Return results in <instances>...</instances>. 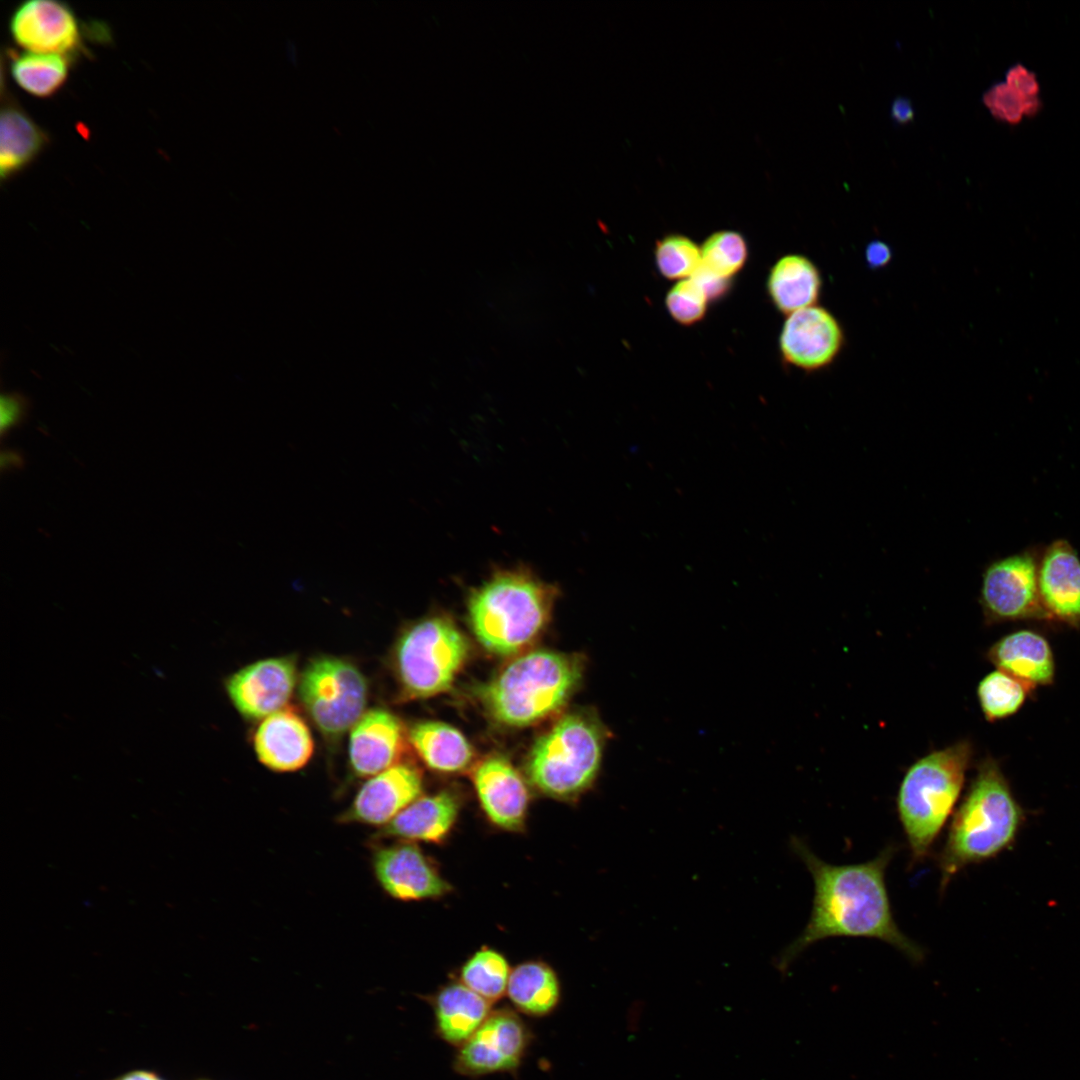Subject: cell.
<instances>
[{"label":"cell","mask_w":1080,"mask_h":1080,"mask_svg":"<svg viewBox=\"0 0 1080 1080\" xmlns=\"http://www.w3.org/2000/svg\"><path fill=\"white\" fill-rule=\"evenodd\" d=\"M823 278L818 266L802 254H786L771 267L767 293L775 308L786 316L817 305Z\"/></svg>","instance_id":"22"},{"label":"cell","mask_w":1080,"mask_h":1080,"mask_svg":"<svg viewBox=\"0 0 1080 1080\" xmlns=\"http://www.w3.org/2000/svg\"><path fill=\"white\" fill-rule=\"evenodd\" d=\"M691 277L701 286L709 300L720 299L730 288L731 280L712 273L702 265Z\"/></svg>","instance_id":"36"},{"label":"cell","mask_w":1080,"mask_h":1080,"mask_svg":"<svg viewBox=\"0 0 1080 1080\" xmlns=\"http://www.w3.org/2000/svg\"><path fill=\"white\" fill-rule=\"evenodd\" d=\"M530 1041L531 1033L516 1011L492 1010L478 1030L458 1048L454 1070L470 1077L514 1072Z\"/></svg>","instance_id":"10"},{"label":"cell","mask_w":1080,"mask_h":1080,"mask_svg":"<svg viewBox=\"0 0 1080 1080\" xmlns=\"http://www.w3.org/2000/svg\"><path fill=\"white\" fill-rule=\"evenodd\" d=\"M491 1004L461 982L441 987L432 999L438 1036L459 1048L490 1015Z\"/></svg>","instance_id":"23"},{"label":"cell","mask_w":1080,"mask_h":1080,"mask_svg":"<svg viewBox=\"0 0 1080 1080\" xmlns=\"http://www.w3.org/2000/svg\"><path fill=\"white\" fill-rule=\"evenodd\" d=\"M368 683L351 661L321 655L308 661L298 694L310 719L329 743H337L366 712Z\"/></svg>","instance_id":"8"},{"label":"cell","mask_w":1080,"mask_h":1080,"mask_svg":"<svg viewBox=\"0 0 1080 1080\" xmlns=\"http://www.w3.org/2000/svg\"><path fill=\"white\" fill-rule=\"evenodd\" d=\"M0 464L2 472L19 470L24 466V458L18 451L6 449L1 452Z\"/></svg>","instance_id":"39"},{"label":"cell","mask_w":1080,"mask_h":1080,"mask_svg":"<svg viewBox=\"0 0 1080 1080\" xmlns=\"http://www.w3.org/2000/svg\"><path fill=\"white\" fill-rule=\"evenodd\" d=\"M987 658L997 669L1033 688L1054 681L1052 648L1037 631L1021 629L1003 636L989 648Z\"/></svg>","instance_id":"20"},{"label":"cell","mask_w":1080,"mask_h":1080,"mask_svg":"<svg viewBox=\"0 0 1080 1080\" xmlns=\"http://www.w3.org/2000/svg\"><path fill=\"white\" fill-rule=\"evenodd\" d=\"M983 101L994 118L1008 124H1017L1028 116L1025 102L1005 82L990 87L984 93Z\"/></svg>","instance_id":"33"},{"label":"cell","mask_w":1080,"mask_h":1080,"mask_svg":"<svg viewBox=\"0 0 1080 1080\" xmlns=\"http://www.w3.org/2000/svg\"><path fill=\"white\" fill-rule=\"evenodd\" d=\"M372 868L381 888L402 901L434 899L451 886L415 842L400 840L375 847Z\"/></svg>","instance_id":"14"},{"label":"cell","mask_w":1080,"mask_h":1080,"mask_svg":"<svg viewBox=\"0 0 1080 1080\" xmlns=\"http://www.w3.org/2000/svg\"><path fill=\"white\" fill-rule=\"evenodd\" d=\"M1022 822L1023 811L998 762L993 758L983 760L937 856L941 892L966 866L991 859L1008 848Z\"/></svg>","instance_id":"2"},{"label":"cell","mask_w":1080,"mask_h":1080,"mask_svg":"<svg viewBox=\"0 0 1080 1080\" xmlns=\"http://www.w3.org/2000/svg\"><path fill=\"white\" fill-rule=\"evenodd\" d=\"M298 679L295 656L270 657L231 674L225 690L242 717L259 720L286 707Z\"/></svg>","instance_id":"13"},{"label":"cell","mask_w":1080,"mask_h":1080,"mask_svg":"<svg viewBox=\"0 0 1080 1080\" xmlns=\"http://www.w3.org/2000/svg\"><path fill=\"white\" fill-rule=\"evenodd\" d=\"M253 746L258 760L276 772L303 768L314 752L306 721L287 706L261 721L253 735Z\"/></svg>","instance_id":"19"},{"label":"cell","mask_w":1080,"mask_h":1080,"mask_svg":"<svg viewBox=\"0 0 1080 1080\" xmlns=\"http://www.w3.org/2000/svg\"><path fill=\"white\" fill-rule=\"evenodd\" d=\"M510 974L504 955L491 948H482L461 967L460 982L493 1003L506 993Z\"/></svg>","instance_id":"29"},{"label":"cell","mask_w":1080,"mask_h":1080,"mask_svg":"<svg viewBox=\"0 0 1080 1080\" xmlns=\"http://www.w3.org/2000/svg\"><path fill=\"white\" fill-rule=\"evenodd\" d=\"M404 736L400 719L390 711H366L349 735L348 755L354 775L370 778L399 763Z\"/></svg>","instance_id":"18"},{"label":"cell","mask_w":1080,"mask_h":1080,"mask_svg":"<svg viewBox=\"0 0 1080 1080\" xmlns=\"http://www.w3.org/2000/svg\"><path fill=\"white\" fill-rule=\"evenodd\" d=\"M584 660L550 650L516 657L480 689L488 714L508 727L538 723L560 710L579 686Z\"/></svg>","instance_id":"4"},{"label":"cell","mask_w":1080,"mask_h":1080,"mask_svg":"<svg viewBox=\"0 0 1080 1080\" xmlns=\"http://www.w3.org/2000/svg\"><path fill=\"white\" fill-rule=\"evenodd\" d=\"M121 1080H160L155 1075L148 1072H134L126 1075Z\"/></svg>","instance_id":"40"},{"label":"cell","mask_w":1080,"mask_h":1080,"mask_svg":"<svg viewBox=\"0 0 1080 1080\" xmlns=\"http://www.w3.org/2000/svg\"><path fill=\"white\" fill-rule=\"evenodd\" d=\"M972 753L971 743L961 740L921 757L905 772L896 805L911 866L930 855L959 799Z\"/></svg>","instance_id":"5"},{"label":"cell","mask_w":1080,"mask_h":1080,"mask_svg":"<svg viewBox=\"0 0 1080 1080\" xmlns=\"http://www.w3.org/2000/svg\"><path fill=\"white\" fill-rule=\"evenodd\" d=\"M469 655V643L448 618L431 616L409 625L393 651L402 695L426 698L447 690Z\"/></svg>","instance_id":"7"},{"label":"cell","mask_w":1080,"mask_h":1080,"mask_svg":"<svg viewBox=\"0 0 1080 1080\" xmlns=\"http://www.w3.org/2000/svg\"><path fill=\"white\" fill-rule=\"evenodd\" d=\"M554 586L527 569L496 571L468 598L472 630L488 651L514 655L531 645L551 617Z\"/></svg>","instance_id":"3"},{"label":"cell","mask_w":1080,"mask_h":1080,"mask_svg":"<svg viewBox=\"0 0 1080 1080\" xmlns=\"http://www.w3.org/2000/svg\"><path fill=\"white\" fill-rule=\"evenodd\" d=\"M1035 688L999 669L987 674L977 686V698L989 722L1016 714Z\"/></svg>","instance_id":"28"},{"label":"cell","mask_w":1080,"mask_h":1080,"mask_svg":"<svg viewBox=\"0 0 1080 1080\" xmlns=\"http://www.w3.org/2000/svg\"><path fill=\"white\" fill-rule=\"evenodd\" d=\"M10 74L15 83L28 94L47 98L65 84L72 62L57 54L25 51L10 53Z\"/></svg>","instance_id":"27"},{"label":"cell","mask_w":1080,"mask_h":1080,"mask_svg":"<svg viewBox=\"0 0 1080 1080\" xmlns=\"http://www.w3.org/2000/svg\"><path fill=\"white\" fill-rule=\"evenodd\" d=\"M892 250L881 240L871 241L865 249V261L870 269L877 270L887 266L892 259Z\"/></svg>","instance_id":"37"},{"label":"cell","mask_w":1080,"mask_h":1080,"mask_svg":"<svg viewBox=\"0 0 1080 1080\" xmlns=\"http://www.w3.org/2000/svg\"><path fill=\"white\" fill-rule=\"evenodd\" d=\"M47 133L9 95L0 115V176L9 179L29 166L48 144Z\"/></svg>","instance_id":"24"},{"label":"cell","mask_w":1080,"mask_h":1080,"mask_svg":"<svg viewBox=\"0 0 1080 1080\" xmlns=\"http://www.w3.org/2000/svg\"><path fill=\"white\" fill-rule=\"evenodd\" d=\"M461 800L450 790L419 797L391 822L380 828L381 838L439 843L446 838L458 817Z\"/></svg>","instance_id":"21"},{"label":"cell","mask_w":1080,"mask_h":1080,"mask_svg":"<svg viewBox=\"0 0 1080 1080\" xmlns=\"http://www.w3.org/2000/svg\"><path fill=\"white\" fill-rule=\"evenodd\" d=\"M708 297L692 278L678 281L667 292L665 305L673 320L690 326L701 321L707 311Z\"/></svg>","instance_id":"32"},{"label":"cell","mask_w":1080,"mask_h":1080,"mask_svg":"<svg viewBox=\"0 0 1080 1080\" xmlns=\"http://www.w3.org/2000/svg\"><path fill=\"white\" fill-rule=\"evenodd\" d=\"M422 785L421 772L415 766L397 763L370 777L338 820L382 828L420 797Z\"/></svg>","instance_id":"15"},{"label":"cell","mask_w":1080,"mask_h":1080,"mask_svg":"<svg viewBox=\"0 0 1080 1080\" xmlns=\"http://www.w3.org/2000/svg\"><path fill=\"white\" fill-rule=\"evenodd\" d=\"M791 844L813 878L814 899L808 924L778 959L779 970L785 972L806 948L832 937L875 938L913 962L924 959L925 951L899 929L891 909L885 875L897 846H886L864 863L833 865L801 839L793 837Z\"/></svg>","instance_id":"1"},{"label":"cell","mask_w":1080,"mask_h":1080,"mask_svg":"<svg viewBox=\"0 0 1080 1080\" xmlns=\"http://www.w3.org/2000/svg\"><path fill=\"white\" fill-rule=\"evenodd\" d=\"M472 779L488 819L503 830L520 831L527 816L529 792L512 764L500 756L488 757L475 767Z\"/></svg>","instance_id":"17"},{"label":"cell","mask_w":1080,"mask_h":1080,"mask_svg":"<svg viewBox=\"0 0 1080 1080\" xmlns=\"http://www.w3.org/2000/svg\"><path fill=\"white\" fill-rule=\"evenodd\" d=\"M14 42L25 51L57 54L72 60L83 50L80 22L74 11L56 0H28L9 19Z\"/></svg>","instance_id":"12"},{"label":"cell","mask_w":1080,"mask_h":1080,"mask_svg":"<svg viewBox=\"0 0 1080 1080\" xmlns=\"http://www.w3.org/2000/svg\"><path fill=\"white\" fill-rule=\"evenodd\" d=\"M701 265L712 273L731 280L745 265L748 246L736 231H717L701 246Z\"/></svg>","instance_id":"30"},{"label":"cell","mask_w":1080,"mask_h":1080,"mask_svg":"<svg viewBox=\"0 0 1080 1080\" xmlns=\"http://www.w3.org/2000/svg\"><path fill=\"white\" fill-rule=\"evenodd\" d=\"M607 737L592 710L563 716L533 745L526 765L529 780L545 795L576 799L595 782Z\"/></svg>","instance_id":"6"},{"label":"cell","mask_w":1080,"mask_h":1080,"mask_svg":"<svg viewBox=\"0 0 1080 1080\" xmlns=\"http://www.w3.org/2000/svg\"><path fill=\"white\" fill-rule=\"evenodd\" d=\"M846 345L841 322L819 304L787 315L779 335L783 362L805 373L831 367Z\"/></svg>","instance_id":"11"},{"label":"cell","mask_w":1080,"mask_h":1080,"mask_svg":"<svg viewBox=\"0 0 1080 1080\" xmlns=\"http://www.w3.org/2000/svg\"><path fill=\"white\" fill-rule=\"evenodd\" d=\"M1005 83L1025 102L1028 116L1040 108V85L1036 75L1022 64L1012 66L1006 73Z\"/></svg>","instance_id":"34"},{"label":"cell","mask_w":1080,"mask_h":1080,"mask_svg":"<svg viewBox=\"0 0 1080 1080\" xmlns=\"http://www.w3.org/2000/svg\"><path fill=\"white\" fill-rule=\"evenodd\" d=\"M1038 589L1050 622L1080 627V558L1066 539H1056L1041 550Z\"/></svg>","instance_id":"16"},{"label":"cell","mask_w":1080,"mask_h":1080,"mask_svg":"<svg viewBox=\"0 0 1080 1080\" xmlns=\"http://www.w3.org/2000/svg\"><path fill=\"white\" fill-rule=\"evenodd\" d=\"M654 256L658 271L669 280L690 278L701 265L700 247L681 234H669L659 239Z\"/></svg>","instance_id":"31"},{"label":"cell","mask_w":1080,"mask_h":1080,"mask_svg":"<svg viewBox=\"0 0 1080 1080\" xmlns=\"http://www.w3.org/2000/svg\"><path fill=\"white\" fill-rule=\"evenodd\" d=\"M506 994L517 1011L539 1018L550 1015L557 1008L561 985L549 965L527 961L511 970Z\"/></svg>","instance_id":"26"},{"label":"cell","mask_w":1080,"mask_h":1080,"mask_svg":"<svg viewBox=\"0 0 1080 1080\" xmlns=\"http://www.w3.org/2000/svg\"><path fill=\"white\" fill-rule=\"evenodd\" d=\"M408 739L423 762L439 772L464 770L473 758L472 747L465 736L443 722L415 723L408 732Z\"/></svg>","instance_id":"25"},{"label":"cell","mask_w":1080,"mask_h":1080,"mask_svg":"<svg viewBox=\"0 0 1080 1080\" xmlns=\"http://www.w3.org/2000/svg\"><path fill=\"white\" fill-rule=\"evenodd\" d=\"M1041 551L1030 547L989 563L983 572L979 602L986 623L1050 619L1038 589Z\"/></svg>","instance_id":"9"},{"label":"cell","mask_w":1080,"mask_h":1080,"mask_svg":"<svg viewBox=\"0 0 1080 1080\" xmlns=\"http://www.w3.org/2000/svg\"><path fill=\"white\" fill-rule=\"evenodd\" d=\"M890 113L892 119L898 124H907L914 119L912 103L906 97L895 98L892 102Z\"/></svg>","instance_id":"38"},{"label":"cell","mask_w":1080,"mask_h":1080,"mask_svg":"<svg viewBox=\"0 0 1080 1080\" xmlns=\"http://www.w3.org/2000/svg\"><path fill=\"white\" fill-rule=\"evenodd\" d=\"M31 400L19 391L2 392L0 397V433L4 438L29 416Z\"/></svg>","instance_id":"35"}]
</instances>
